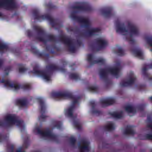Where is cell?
Masks as SVG:
<instances>
[{"label":"cell","mask_w":152,"mask_h":152,"mask_svg":"<svg viewBox=\"0 0 152 152\" xmlns=\"http://www.w3.org/2000/svg\"><path fill=\"white\" fill-rule=\"evenodd\" d=\"M72 9L76 11L90 12L93 10L92 6L87 2L77 1L74 3L72 5Z\"/></svg>","instance_id":"obj_1"},{"label":"cell","mask_w":152,"mask_h":152,"mask_svg":"<svg viewBox=\"0 0 152 152\" xmlns=\"http://www.w3.org/2000/svg\"><path fill=\"white\" fill-rule=\"evenodd\" d=\"M100 13L106 18H110L114 14L113 8L110 6H105L100 9Z\"/></svg>","instance_id":"obj_2"},{"label":"cell","mask_w":152,"mask_h":152,"mask_svg":"<svg viewBox=\"0 0 152 152\" xmlns=\"http://www.w3.org/2000/svg\"><path fill=\"white\" fill-rule=\"evenodd\" d=\"M0 7L7 10H14L16 7L14 0H0Z\"/></svg>","instance_id":"obj_3"},{"label":"cell","mask_w":152,"mask_h":152,"mask_svg":"<svg viewBox=\"0 0 152 152\" xmlns=\"http://www.w3.org/2000/svg\"><path fill=\"white\" fill-rule=\"evenodd\" d=\"M71 17L72 19L76 20L79 23L85 26H89L90 24V21L88 18L85 17H82L80 16H78L76 14H72Z\"/></svg>","instance_id":"obj_4"},{"label":"cell","mask_w":152,"mask_h":152,"mask_svg":"<svg viewBox=\"0 0 152 152\" xmlns=\"http://www.w3.org/2000/svg\"><path fill=\"white\" fill-rule=\"evenodd\" d=\"M127 28L130 32L134 35H138L139 29L137 28L136 24H134L131 22H127Z\"/></svg>","instance_id":"obj_5"},{"label":"cell","mask_w":152,"mask_h":152,"mask_svg":"<svg viewBox=\"0 0 152 152\" xmlns=\"http://www.w3.org/2000/svg\"><path fill=\"white\" fill-rule=\"evenodd\" d=\"M115 26L116 32L121 34H123V33L126 32V28H125L124 25L122 24L121 22H120L119 20H117L115 21Z\"/></svg>","instance_id":"obj_6"},{"label":"cell","mask_w":152,"mask_h":152,"mask_svg":"<svg viewBox=\"0 0 152 152\" xmlns=\"http://www.w3.org/2000/svg\"><path fill=\"white\" fill-rule=\"evenodd\" d=\"M115 102V99H112V98H109V99H106L103 100V101L101 102V103L104 106H110V105H113Z\"/></svg>","instance_id":"obj_7"},{"label":"cell","mask_w":152,"mask_h":152,"mask_svg":"<svg viewBox=\"0 0 152 152\" xmlns=\"http://www.w3.org/2000/svg\"><path fill=\"white\" fill-rule=\"evenodd\" d=\"M97 43L100 47L105 48L108 45V42L106 39L103 38H99L97 39Z\"/></svg>","instance_id":"obj_8"},{"label":"cell","mask_w":152,"mask_h":152,"mask_svg":"<svg viewBox=\"0 0 152 152\" xmlns=\"http://www.w3.org/2000/svg\"><path fill=\"white\" fill-rule=\"evenodd\" d=\"M89 144L86 141H83L82 144L80 145V152H86L88 151L89 149Z\"/></svg>","instance_id":"obj_9"},{"label":"cell","mask_w":152,"mask_h":152,"mask_svg":"<svg viewBox=\"0 0 152 152\" xmlns=\"http://www.w3.org/2000/svg\"><path fill=\"white\" fill-rule=\"evenodd\" d=\"M110 71H111V73L114 76L118 77L120 73V69L118 67H115L112 68L110 70Z\"/></svg>","instance_id":"obj_10"},{"label":"cell","mask_w":152,"mask_h":152,"mask_svg":"<svg viewBox=\"0 0 152 152\" xmlns=\"http://www.w3.org/2000/svg\"><path fill=\"white\" fill-rule=\"evenodd\" d=\"M134 54L137 57H138L139 58H141V59H143L144 58V55H143V54L142 52V51H141L140 49H136L134 51Z\"/></svg>","instance_id":"obj_11"},{"label":"cell","mask_w":152,"mask_h":152,"mask_svg":"<svg viewBox=\"0 0 152 152\" xmlns=\"http://www.w3.org/2000/svg\"><path fill=\"white\" fill-rule=\"evenodd\" d=\"M114 52L120 56H124L125 54L124 51L121 48H116L114 50Z\"/></svg>","instance_id":"obj_12"},{"label":"cell","mask_w":152,"mask_h":152,"mask_svg":"<svg viewBox=\"0 0 152 152\" xmlns=\"http://www.w3.org/2000/svg\"><path fill=\"white\" fill-rule=\"evenodd\" d=\"M111 115L113 117L119 119V118H121L122 116V113L121 112H115L112 113Z\"/></svg>","instance_id":"obj_13"},{"label":"cell","mask_w":152,"mask_h":152,"mask_svg":"<svg viewBox=\"0 0 152 152\" xmlns=\"http://www.w3.org/2000/svg\"><path fill=\"white\" fill-rule=\"evenodd\" d=\"M99 74H100V76H101V77H102L103 78H107V76H108L107 71L105 70H104V69H102L101 70H100Z\"/></svg>","instance_id":"obj_14"},{"label":"cell","mask_w":152,"mask_h":152,"mask_svg":"<svg viewBox=\"0 0 152 152\" xmlns=\"http://www.w3.org/2000/svg\"><path fill=\"white\" fill-rule=\"evenodd\" d=\"M125 110L129 113H134L135 112V109L134 108V107H133L132 106H127L125 107Z\"/></svg>","instance_id":"obj_15"},{"label":"cell","mask_w":152,"mask_h":152,"mask_svg":"<svg viewBox=\"0 0 152 152\" xmlns=\"http://www.w3.org/2000/svg\"><path fill=\"white\" fill-rule=\"evenodd\" d=\"M146 41L147 43H148L149 45L151 47L152 49V37L151 36H148L146 37Z\"/></svg>","instance_id":"obj_16"},{"label":"cell","mask_w":152,"mask_h":152,"mask_svg":"<svg viewBox=\"0 0 152 152\" xmlns=\"http://www.w3.org/2000/svg\"><path fill=\"white\" fill-rule=\"evenodd\" d=\"M106 128H107V130L108 131H111L112 130H113L114 128V125L113 123H109L107 125V127H106Z\"/></svg>","instance_id":"obj_17"},{"label":"cell","mask_w":152,"mask_h":152,"mask_svg":"<svg viewBox=\"0 0 152 152\" xmlns=\"http://www.w3.org/2000/svg\"><path fill=\"white\" fill-rule=\"evenodd\" d=\"M133 133H134V131H133V130H132L131 128H128L126 129L125 134H128V135H132V134H133Z\"/></svg>","instance_id":"obj_18"}]
</instances>
